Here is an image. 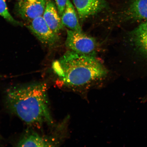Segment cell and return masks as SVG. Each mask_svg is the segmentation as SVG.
Masks as SVG:
<instances>
[{
	"label": "cell",
	"instance_id": "1",
	"mask_svg": "<svg viewBox=\"0 0 147 147\" xmlns=\"http://www.w3.org/2000/svg\"><path fill=\"white\" fill-rule=\"evenodd\" d=\"M5 99L8 109L27 124L41 126L53 123L45 83L12 86L7 90Z\"/></svg>",
	"mask_w": 147,
	"mask_h": 147
},
{
	"label": "cell",
	"instance_id": "2",
	"mask_svg": "<svg viewBox=\"0 0 147 147\" xmlns=\"http://www.w3.org/2000/svg\"><path fill=\"white\" fill-rule=\"evenodd\" d=\"M53 69L65 86L82 87L103 78L107 71L94 56L66 52L53 64Z\"/></svg>",
	"mask_w": 147,
	"mask_h": 147
},
{
	"label": "cell",
	"instance_id": "3",
	"mask_svg": "<svg viewBox=\"0 0 147 147\" xmlns=\"http://www.w3.org/2000/svg\"><path fill=\"white\" fill-rule=\"evenodd\" d=\"M66 47L79 54L94 56L97 48L94 38L82 32L67 30Z\"/></svg>",
	"mask_w": 147,
	"mask_h": 147
},
{
	"label": "cell",
	"instance_id": "4",
	"mask_svg": "<svg viewBox=\"0 0 147 147\" xmlns=\"http://www.w3.org/2000/svg\"><path fill=\"white\" fill-rule=\"evenodd\" d=\"M27 27L44 45H52L58 41L57 34L51 30L42 16L28 22Z\"/></svg>",
	"mask_w": 147,
	"mask_h": 147
},
{
	"label": "cell",
	"instance_id": "5",
	"mask_svg": "<svg viewBox=\"0 0 147 147\" xmlns=\"http://www.w3.org/2000/svg\"><path fill=\"white\" fill-rule=\"evenodd\" d=\"M47 0H21L17 5L18 13L20 17L29 22L43 15Z\"/></svg>",
	"mask_w": 147,
	"mask_h": 147
},
{
	"label": "cell",
	"instance_id": "6",
	"mask_svg": "<svg viewBox=\"0 0 147 147\" xmlns=\"http://www.w3.org/2000/svg\"><path fill=\"white\" fill-rule=\"evenodd\" d=\"M73 3L81 21L98 13L106 5L104 0H73Z\"/></svg>",
	"mask_w": 147,
	"mask_h": 147
},
{
	"label": "cell",
	"instance_id": "7",
	"mask_svg": "<svg viewBox=\"0 0 147 147\" xmlns=\"http://www.w3.org/2000/svg\"><path fill=\"white\" fill-rule=\"evenodd\" d=\"M125 20L132 22L147 20V0H132L125 11Z\"/></svg>",
	"mask_w": 147,
	"mask_h": 147
},
{
	"label": "cell",
	"instance_id": "8",
	"mask_svg": "<svg viewBox=\"0 0 147 147\" xmlns=\"http://www.w3.org/2000/svg\"><path fill=\"white\" fill-rule=\"evenodd\" d=\"M43 17L48 26L56 34H57L63 28L61 18L53 1H47Z\"/></svg>",
	"mask_w": 147,
	"mask_h": 147
},
{
	"label": "cell",
	"instance_id": "9",
	"mask_svg": "<svg viewBox=\"0 0 147 147\" xmlns=\"http://www.w3.org/2000/svg\"><path fill=\"white\" fill-rule=\"evenodd\" d=\"M19 147H51L54 143L50 139L36 132H29L26 134L17 143Z\"/></svg>",
	"mask_w": 147,
	"mask_h": 147
},
{
	"label": "cell",
	"instance_id": "10",
	"mask_svg": "<svg viewBox=\"0 0 147 147\" xmlns=\"http://www.w3.org/2000/svg\"><path fill=\"white\" fill-rule=\"evenodd\" d=\"M130 36L134 45L140 52L147 56V20L132 31Z\"/></svg>",
	"mask_w": 147,
	"mask_h": 147
},
{
	"label": "cell",
	"instance_id": "11",
	"mask_svg": "<svg viewBox=\"0 0 147 147\" xmlns=\"http://www.w3.org/2000/svg\"><path fill=\"white\" fill-rule=\"evenodd\" d=\"M61 18L63 26L75 32H82L74 7L70 0H68L65 10Z\"/></svg>",
	"mask_w": 147,
	"mask_h": 147
},
{
	"label": "cell",
	"instance_id": "12",
	"mask_svg": "<svg viewBox=\"0 0 147 147\" xmlns=\"http://www.w3.org/2000/svg\"><path fill=\"white\" fill-rule=\"evenodd\" d=\"M0 16L12 24L23 26V24L16 21L9 12L5 0H0Z\"/></svg>",
	"mask_w": 147,
	"mask_h": 147
},
{
	"label": "cell",
	"instance_id": "13",
	"mask_svg": "<svg viewBox=\"0 0 147 147\" xmlns=\"http://www.w3.org/2000/svg\"><path fill=\"white\" fill-rule=\"evenodd\" d=\"M58 11L60 17L63 14L64 10H65L66 5L68 0H55Z\"/></svg>",
	"mask_w": 147,
	"mask_h": 147
}]
</instances>
